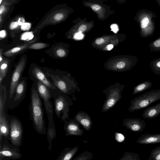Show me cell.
Segmentation results:
<instances>
[{
	"instance_id": "cell-44",
	"label": "cell",
	"mask_w": 160,
	"mask_h": 160,
	"mask_svg": "<svg viewBox=\"0 0 160 160\" xmlns=\"http://www.w3.org/2000/svg\"><path fill=\"white\" fill-rule=\"evenodd\" d=\"M2 60V58L1 56L0 57V61L1 62Z\"/></svg>"
},
{
	"instance_id": "cell-5",
	"label": "cell",
	"mask_w": 160,
	"mask_h": 160,
	"mask_svg": "<svg viewBox=\"0 0 160 160\" xmlns=\"http://www.w3.org/2000/svg\"><path fill=\"white\" fill-rule=\"evenodd\" d=\"M125 87L124 84L117 82L102 91L106 99L103 105L102 112H106L111 109L121 99L122 97V92Z\"/></svg>"
},
{
	"instance_id": "cell-8",
	"label": "cell",
	"mask_w": 160,
	"mask_h": 160,
	"mask_svg": "<svg viewBox=\"0 0 160 160\" xmlns=\"http://www.w3.org/2000/svg\"><path fill=\"white\" fill-rule=\"evenodd\" d=\"M27 86V78L22 77L17 86L13 97L7 108L12 109L19 105L25 97Z\"/></svg>"
},
{
	"instance_id": "cell-26",
	"label": "cell",
	"mask_w": 160,
	"mask_h": 160,
	"mask_svg": "<svg viewBox=\"0 0 160 160\" xmlns=\"http://www.w3.org/2000/svg\"><path fill=\"white\" fill-rule=\"evenodd\" d=\"M34 37L32 32H27L23 33L21 35V39L24 40H29L32 39Z\"/></svg>"
},
{
	"instance_id": "cell-1",
	"label": "cell",
	"mask_w": 160,
	"mask_h": 160,
	"mask_svg": "<svg viewBox=\"0 0 160 160\" xmlns=\"http://www.w3.org/2000/svg\"><path fill=\"white\" fill-rule=\"evenodd\" d=\"M29 110L31 119L36 131L39 134H45L47 132L44 120L43 109L36 82H33L31 88V102Z\"/></svg>"
},
{
	"instance_id": "cell-15",
	"label": "cell",
	"mask_w": 160,
	"mask_h": 160,
	"mask_svg": "<svg viewBox=\"0 0 160 160\" xmlns=\"http://www.w3.org/2000/svg\"><path fill=\"white\" fill-rule=\"evenodd\" d=\"M74 119L81 124L86 131H88L91 129L92 122L88 113L83 111H79L74 117Z\"/></svg>"
},
{
	"instance_id": "cell-2",
	"label": "cell",
	"mask_w": 160,
	"mask_h": 160,
	"mask_svg": "<svg viewBox=\"0 0 160 160\" xmlns=\"http://www.w3.org/2000/svg\"><path fill=\"white\" fill-rule=\"evenodd\" d=\"M44 73L56 88L69 96L71 95L73 100H76L75 93L80 92L81 90L74 78L72 77L69 73L58 74L48 72Z\"/></svg>"
},
{
	"instance_id": "cell-12",
	"label": "cell",
	"mask_w": 160,
	"mask_h": 160,
	"mask_svg": "<svg viewBox=\"0 0 160 160\" xmlns=\"http://www.w3.org/2000/svg\"><path fill=\"white\" fill-rule=\"evenodd\" d=\"M30 79L33 82L39 81L50 89H55L56 88L47 77L45 73L39 68L35 67L29 72Z\"/></svg>"
},
{
	"instance_id": "cell-41",
	"label": "cell",
	"mask_w": 160,
	"mask_h": 160,
	"mask_svg": "<svg viewBox=\"0 0 160 160\" xmlns=\"http://www.w3.org/2000/svg\"><path fill=\"white\" fill-rule=\"evenodd\" d=\"M5 7L3 5H2L0 7V14L1 15L4 11Z\"/></svg>"
},
{
	"instance_id": "cell-9",
	"label": "cell",
	"mask_w": 160,
	"mask_h": 160,
	"mask_svg": "<svg viewBox=\"0 0 160 160\" xmlns=\"http://www.w3.org/2000/svg\"><path fill=\"white\" fill-rule=\"evenodd\" d=\"M25 65V60L22 59L17 66L13 72L11 78L8 93L7 97V106L13 97L17 86L22 77L21 75Z\"/></svg>"
},
{
	"instance_id": "cell-11",
	"label": "cell",
	"mask_w": 160,
	"mask_h": 160,
	"mask_svg": "<svg viewBox=\"0 0 160 160\" xmlns=\"http://www.w3.org/2000/svg\"><path fill=\"white\" fill-rule=\"evenodd\" d=\"M147 11L140 12L139 15L141 33L143 36L151 35L154 30V22H152V13Z\"/></svg>"
},
{
	"instance_id": "cell-40",
	"label": "cell",
	"mask_w": 160,
	"mask_h": 160,
	"mask_svg": "<svg viewBox=\"0 0 160 160\" xmlns=\"http://www.w3.org/2000/svg\"><path fill=\"white\" fill-rule=\"evenodd\" d=\"M6 35V33L5 30H2L0 32V37L1 38H4Z\"/></svg>"
},
{
	"instance_id": "cell-37",
	"label": "cell",
	"mask_w": 160,
	"mask_h": 160,
	"mask_svg": "<svg viewBox=\"0 0 160 160\" xmlns=\"http://www.w3.org/2000/svg\"><path fill=\"white\" fill-rule=\"evenodd\" d=\"M86 26L85 25H81L78 28V30L79 32H82L84 31L86 29Z\"/></svg>"
},
{
	"instance_id": "cell-10",
	"label": "cell",
	"mask_w": 160,
	"mask_h": 160,
	"mask_svg": "<svg viewBox=\"0 0 160 160\" xmlns=\"http://www.w3.org/2000/svg\"><path fill=\"white\" fill-rule=\"evenodd\" d=\"M8 139L4 138L2 141V145L0 144V158H9L14 159H18L22 157L20 149L18 147L11 144Z\"/></svg>"
},
{
	"instance_id": "cell-36",
	"label": "cell",
	"mask_w": 160,
	"mask_h": 160,
	"mask_svg": "<svg viewBox=\"0 0 160 160\" xmlns=\"http://www.w3.org/2000/svg\"><path fill=\"white\" fill-rule=\"evenodd\" d=\"M25 20L24 18L23 17L20 18H19L18 21V23L19 25H22L25 23Z\"/></svg>"
},
{
	"instance_id": "cell-25",
	"label": "cell",
	"mask_w": 160,
	"mask_h": 160,
	"mask_svg": "<svg viewBox=\"0 0 160 160\" xmlns=\"http://www.w3.org/2000/svg\"><path fill=\"white\" fill-rule=\"evenodd\" d=\"M25 47V46H23L21 47H17L14 48L12 49L5 52L4 54L5 55L7 56H10L12 54L15 53L23 49Z\"/></svg>"
},
{
	"instance_id": "cell-39",
	"label": "cell",
	"mask_w": 160,
	"mask_h": 160,
	"mask_svg": "<svg viewBox=\"0 0 160 160\" xmlns=\"http://www.w3.org/2000/svg\"><path fill=\"white\" fill-rule=\"evenodd\" d=\"M104 41V40L102 38H100L96 39L95 42L97 44L99 45L102 43Z\"/></svg>"
},
{
	"instance_id": "cell-28",
	"label": "cell",
	"mask_w": 160,
	"mask_h": 160,
	"mask_svg": "<svg viewBox=\"0 0 160 160\" xmlns=\"http://www.w3.org/2000/svg\"><path fill=\"white\" fill-rule=\"evenodd\" d=\"M115 138L116 141L118 142H123L125 140L124 136L122 134L116 132L115 133Z\"/></svg>"
},
{
	"instance_id": "cell-17",
	"label": "cell",
	"mask_w": 160,
	"mask_h": 160,
	"mask_svg": "<svg viewBox=\"0 0 160 160\" xmlns=\"http://www.w3.org/2000/svg\"><path fill=\"white\" fill-rule=\"evenodd\" d=\"M78 149L79 147L77 146L72 148L66 147L60 153L56 160H72Z\"/></svg>"
},
{
	"instance_id": "cell-34",
	"label": "cell",
	"mask_w": 160,
	"mask_h": 160,
	"mask_svg": "<svg viewBox=\"0 0 160 160\" xmlns=\"http://www.w3.org/2000/svg\"><path fill=\"white\" fill-rule=\"evenodd\" d=\"M83 35L81 32H79L75 34L74 38L76 39H81L83 38Z\"/></svg>"
},
{
	"instance_id": "cell-4",
	"label": "cell",
	"mask_w": 160,
	"mask_h": 160,
	"mask_svg": "<svg viewBox=\"0 0 160 160\" xmlns=\"http://www.w3.org/2000/svg\"><path fill=\"white\" fill-rule=\"evenodd\" d=\"M160 99V89L145 92L132 99L128 109L133 112L145 108Z\"/></svg>"
},
{
	"instance_id": "cell-42",
	"label": "cell",
	"mask_w": 160,
	"mask_h": 160,
	"mask_svg": "<svg viewBox=\"0 0 160 160\" xmlns=\"http://www.w3.org/2000/svg\"><path fill=\"white\" fill-rule=\"evenodd\" d=\"M113 47V46L112 44H109L107 46V49L108 50H110Z\"/></svg>"
},
{
	"instance_id": "cell-30",
	"label": "cell",
	"mask_w": 160,
	"mask_h": 160,
	"mask_svg": "<svg viewBox=\"0 0 160 160\" xmlns=\"http://www.w3.org/2000/svg\"><path fill=\"white\" fill-rule=\"evenodd\" d=\"M31 24L29 22H25L21 26V29L23 31H28L31 28Z\"/></svg>"
},
{
	"instance_id": "cell-6",
	"label": "cell",
	"mask_w": 160,
	"mask_h": 160,
	"mask_svg": "<svg viewBox=\"0 0 160 160\" xmlns=\"http://www.w3.org/2000/svg\"><path fill=\"white\" fill-rule=\"evenodd\" d=\"M36 82L37 83V89L39 94L43 101L44 107L48 116V126H54L53 108V102L51 100L52 98L50 89L41 82L39 81Z\"/></svg>"
},
{
	"instance_id": "cell-18",
	"label": "cell",
	"mask_w": 160,
	"mask_h": 160,
	"mask_svg": "<svg viewBox=\"0 0 160 160\" xmlns=\"http://www.w3.org/2000/svg\"><path fill=\"white\" fill-rule=\"evenodd\" d=\"M160 114V102L144 110L142 116L145 119H151L157 117Z\"/></svg>"
},
{
	"instance_id": "cell-43",
	"label": "cell",
	"mask_w": 160,
	"mask_h": 160,
	"mask_svg": "<svg viewBox=\"0 0 160 160\" xmlns=\"http://www.w3.org/2000/svg\"><path fill=\"white\" fill-rule=\"evenodd\" d=\"M157 2H158V3L159 4L160 6V0L158 1H157Z\"/></svg>"
},
{
	"instance_id": "cell-32",
	"label": "cell",
	"mask_w": 160,
	"mask_h": 160,
	"mask_svg": "<svg viewBox=\"0 0 160 160\" xmlns=\"http://www.w3.org/2000/svg\"><path fill=\"white\" fill-rule=\"evenodd\" d=\"M57 54L58 56L62 57L65 55V52L62 49H59L57 51Z\"/></svg>"
},
{
	"instance_id": "cell-3",
	"label": "cell",
	"mask_w": 160,
	"mask_h": 160,
	"mask_svg": "<svg viewBox=\"0 0 160 160\" xmlns=\"http://www.w3.org/2000/svg\"><path fill=\"white\" fill-rule=\"evenodd\" d=\"M50 89L53 98L54 109L57 117L60 118L62 121L70 120V107L73 103L72 99L57 88Z\"/></svg>"
},
{
	"instance_id": "cell-20",
	"label": "cell",
	"mask_w": 160,
	"mask_h": 160,
	"mask_svg": "<svg viewBox=\"0 0 160 160\" xmlns=\"http://www.w3.org/2000/svg\"><path fill=\"white\" fill-rule=\"evenodd\" d=\"M56 136V132L55 126H48L47 131V140L49 142L48 148L51 151L52 147V142L55 138Z\"/></svg>"
},
{
	"instance_id": "cell-23",
	"label": "cell",
	"mask_w": 160,
	"mask_h": 160,
	"mask_svg": "<svg viewBox=\"0 0 160 160\" xmlns=\"http://www.w3.org/2000/svg\"><path fill=\"white\" fill-rule=\"evenodd\" d=\"M148 160H160V145L151 151Z\"/></svg>"
},
{
	"instance_id": "cell-35",
	"label": "cell",
	"mask_w": 160,
	"mask_h": 160,
	"mask_svg": "<svg viewBox=\"0 0 160 160\" xmlns=\"http://www.w3.org/2000/svg\"><path fill=\"white\" fill-rule=\"evenodd\" d=\"M111 27L112 30V31L115 33H117V32L118 30V26L116 24H114L112 25Z\"/></svg>"
},
{
	"instance_id": "cell-21",
	"label": "cell",
	"mask_w": 160,
	"mask_h": 160,
	"mask_svg": "<svg viewBox=\"0 0 160 160\" xmlns=\"http://www.w3.org/2000/svg\"><path fill=\"white\" fill-rule=\"evenodd\" d=\"M116 160H140L138 154L132 152H126L122 157Z\"/></svg>"
},
{
	"instance_id": "cell-31",
	"label": "cell",
	"mask_w": 160,
	"mask_h": 160,
	"mask_svg": "<svg viewBox=\"0 0 160 160\" xmlns=\"http://www.w3.org/2000/svg\"><path fill=\"white\" fill-rule=\"evenodd\" d=\"M63 18V15L61 13L56 14L54 16V18L57 21H59L61 20Z\"/></svg>"
},
{
	"instance_id": "cell-19",
	"label": "cell",
	"mask_w": 160,
	"mask_h": 160,
	"mask_svg": "<svg viewBox=\"0 0 160 160\" xmlns=\"http://www.w3.org/2000/svg\"><path fill=\"white\" fill-rule=\"evenodd\" d=\"M152 85V82L149 81H144L134 88L132 94L134 95L143 92L150 88Z\"/></svg>"
},
{
	"instance_id": "cell-33",
	"label": "cell",
	"mask_w": 160,
	"mask_h": 160,
	"mask_svg": "<svg viewBox=\"0 0 160 160\" xmlns=\"http://www.w3.org/2000/svg\"><path fill=\"white\" fill-rule=\"evenodd\" d=\"M17 22H11L10 25V28L11 30L13 29L16 28L18 26Z\"/></svg>"
},
{
	"instance_id": "cell-14",
	"label": "cell",
	"mask_w": 160,
	"mask_h": 160,
	"mask_svg": "<svg viewBox=\"0 0 160 160\" xmlns=\"http://www.w3.org/2000/svg\"><path fill=\"white\" fill-rule=\"evenodd\" d=\"M122 125L130 131L137 132L142 131L146 127L144 120L136 118L124 119Z\"/></svg>"
},
{
	"instance_id": "cell-24",
	"label": "cell",
	"mask_w": 160,
	"mask_h": 160,
	"mask_svg": "<svg viewBox=\"0 0 160 160\" xmlns=\"http://www.w3.org/2000/svg\"><path fill=\"white\" fill-rule=\"evenodd\" d=\"M151 68L155 74L160 75V59L152 62L150 64Z\"/></svg>"
},
{
	"instance_id": "cell-27",
	"label": "cell",
	"mask_w": 160,
	"mask_h": 160,
	"mask_svg": "<svg viewBox=\"0 0 160 160\" xmlns=\"http://www.w3.org/2000/svg\"><path fill=\"white\" fill-rule=\"evenodd\" d=\"M45 44L41 43H38L32 45L29 48L33 49H40L43 48L46 46Z\"/></svg>"
},
{
	"instance_id": "cell-45",
	"label": "cell",
	"mask_w": 160,
	"mask_h": 160,
	"mask_svg": "<svg viewBox=\"0 0 160 160\" xmlns=\"http://www.w3.org/2000/svg\"><path fill=\"white\" fill-rule=\"evenodd\" d=\"M2 1V0H0V4L1 3V2Z\"/></svg>"
},
{
	"instance_id": "cell-29",
	"label": "cell",
	"mask_w": 160,
	"mask_h": 160,
	"mask_svg": "<svg viewBox=\"0 0 160 160\" xmlns=\"http://www.w3.org/2000/svg\"><path fill=\"white\" fill-rule=\"evenodd\" d=\"M151 46L155 48L153 51H160V38L153 42Z\"/></svg>"
},
{
	"instance_id": "cell-22",
	"label": "cell",
	"mask_w": 160,
	"mask_h": 160,
	"mask_svg": "<svg viewBox=\"0 0 160 160\" xmlns=\"http://www.w3.org/2000/svg\"><path fill=\"white\" fill-rule=\"evenodd\" d=\"M93 157L92 152L86 150L72 160H91Z\"/></svg>"
},
{
	"instance_id": "cell-7",
	"label": "cell",
	"mask_w": 160,
	"mask_h": 160,
	"mask_svg": "<svg viewBox=\"0 0 160 160\" xmlns=\"http://www.w3.org/2000/svg\"><path fill=\"white\" fill-rule=\"evenodd\" d=\"M9 122L10 127L9 140L11 143L18 147L22 143L23 129L20 121L16 117L7 116Z\"/></svg>"
},
{
	"instance_id": "cell-13",
	"label": "cell",
	"mask_w": 160,
	"mask_h": 160,
	"mask_svg": "<svg viewBox=\"0 0 160 160\" xmlns=\"http://www.w3.org/2000/svg\"><path fill=\"white\" fill-rule=\"evenodd\" d=\"M64 122V129L66 136H82L84 133V130L80 128V124L75 119H71L68 121L66 120Z\"/></svg>"
},
{
	"instance_id": "cell-38",
	"label": "cell",
	"mask_w": 160,
	"mask_h": 160,
	"mask_svg": "<svg viewBox=\"0 0 160 160\" xmlns=\"http://www.w3.org/2000/svg\"><path fill=\"white\" fill-rule=\"evenodd\" d=\"M92 8L94 11H97L101 8V7L98 5L94 4L92 6Z\"/></svg>"
},
{
	"instance_id": "cell-16",
	"label": "cell",
	"mask_w": 160,
	"mask_h": 160,
	"mask_svg": "<svg viewBox=\"0 0 160 160\" xmlns=\"http://www.w3.org/2000/svg\"><path fill=\"white\" fill-rule=\"evenodd\" d=\"M137 142L142 144L160 143V133H146L141 135L137 140Z\"/></svg>"
}]
</instances>
